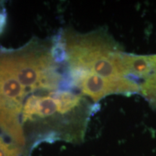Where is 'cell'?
Segmentation results:
<instances>
[{"label": "cell", "instance_id": "cell-8", "mask_svg": "<svg viewBox=\"0 0 156 156\" xmlns=\"http://www.w3.org/2000/svg\"><path fill=\"white\" fill-rule=\"evenodd\" d=\"M6 23H7V14L5 11L2 9L0 11V34L4 30Z\"/></svg>", "mask_w": 156, "mask_h": 156}, {"label": "cell", "instance_id": "cell-1", "mask_svg": "<svg viewBox=\"0 0 156 156\" xmlns=\"http://www.w3.org/2000/svg\"><path fill=\"white\" fill-rule=\"evenodd\" d=\"M70 67L86 69L105 79L119 82L127 79L119 46L104 31L87 34L65 32Z\"/></svg>", "mask_w": 156, "mask_h": 156}, {"label": "cell", "instance_id": "cell-3", "mask_svg": "<svg viewBox=\"0 0 156 156\" xmlns=\"http://www.w3.org/2000/svg\"><path fill=\"white\" fill-rule=\"evenodd\" d=\"M69 74L75 86L94 102L112 94L132 95L140 91L139 84L129 78L119 82L111 81L81 67H70Z\"/></svg>", "mask_w": 156, "mask_h": 156}, {"label": "cell", "instance_id": "cell-6", "mask_svg": "<svg viewBox=\"0 0 156 156\" xmlns=\"http://www.w3.org/2000/svg\"><path fill=\"white\" fill-rule=\"evenodd\" d=\"M50 52L54 61L56 63H62L63 62L68 61L67 46L63 34H59L56 36Z\"/></svg>", "mask_w": 156, "mask_h": 156}, {"label": "cell", "instance_id": "cell-2", "mask_svg": "<svg viewBox=\"0 0 156 156\" xmlns=\"http://www.w3.org/2000/svg\"><path fill=\"white\" fill-rule=\"evenodd\" d=\"M51 52L23 50L20 52L0 56V64L12 75L25 89L54 90L62 79L56 70Z\"/></svg>", "mask_w": 156, "mask_h": 156}, {"label": "cell", "instance_id": "cell-7", "mask_svg": "<svg viewBox=\"0 0 156 156\" xmlns=\"http://www.w3.org/2000/svg\"><path fill=\"white\" fill-rule=\"evenodd\" d=\"M21 147L12 142H7L0 134V156H23Z\"/></svg>", "mask_w": 156, "mask_h": 156}, {"label": "cell", "instance_id": "cell-4", "mask_svg": "<svg viewBox=\"0 0 156 156\" xmlns=\"http://www.w3.org/2000/svg\"><path fill=\"white\" fill-rule=\"evenodd\" d=\"M155 55L142 56L122 53V62L126 77L145 80L153 71L155 65Z\"/></svg>", "mask_w": 156, "mask_h": 156}, {"label": "cell", "instance_id": "cell-5", "mask_svg": "<svg viewBox=\"0 0 156 156\" xmlns=\"http://www.w3.org/2000/svg\"><path fill=\"white\" fill-rule=\"evenodd\" d=\"M155 65L149 76L142 80L140 85V92L149 101L152 106L156 108V55H155Z\"/></svg>", "mask_w": 156, "mask_h": 156}]
</instances>
